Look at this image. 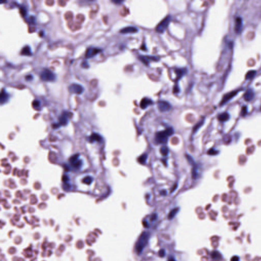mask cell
<instances>
[{"mask_svg":"<svg viewBox=\"0 0 261 261\" xmlns=\"http://www.w3.org/2000/svg\"><path fill=\"white\" fill-rule=\"evenodd\" d=\"M60 121L61 124L65 125L67 121V119L66 116L65 115H62L61 117V118L60 119Z\"/></svg>","mask_w":261,"mask_h":261,"instance_id":"cell-28","label":"cell"},{"mask_svg":"<svg viewBox=\"0 0 261 261\" xmlns=\"http://www.w3.org/2000/svg\"><path fill=\"white\" fill-rule=\"evenodd\" d=\"M247 113V108L246 106H244L242 108L241 112V115L242 116H244L246 115Z\"/></svg>","mask_w":261,"mask_h":261,"instance_id":"cell-27","label":"cell"},{"mask_svg":"<svg viewBox=\"0 0 261 261\" xmlns=\"http://www.w3.org/2000/svg\"><path fill=\"white\" fill-rule=\"evenodd\" d=\"M218 152H219L218 151H217V150H215L214 148H211L210 150H209V151H208V154L209 155L214 156V155H217Z\"/></svg>","mask_w":261,"mask_h":261,"instance_id":"cell-26","label":"cell"},{"mask_svg":"<svg viewBox=\"0 0 261 261\" xmlns=\"http://www.w3.org/2000/svg\"><path fill=\"white\" fill-rule=\"evenodd\" d=\"M174 133L172 128H168L163 131L159 132L156 133L155 140L158 144H166L167 142L168 137L172 135Z\"/></svg>","mask_w":261,"mask_h":261,"instance_id":"cell-1","label":"cell"},{"mask_svg":"<svg viewBox=\"0 0 261 261\" xmlns=\"http://www.w3.org/2000/svg\"><path fill=\"white\" fill-rule=\"evenodd\" d=\"M40 78L44 81H53L56 79V75L50 70L44 69L40 73Z\"/></svg>","mask_w":261,"mask_h":261,"instance_id":"cell-4","label":"cell"},{"mask_svg":"<svg viewBox=\"0 0 261 261\" xmlns=\"http://www.w3.org/2000/svg\"><path fill=\"white\" fill-rule=\"evenodd\" d=\"M83 87L78 84H72L69 87V90L73 94H80L83 91Z\"/></svg>","mask_w":261,"mask_h":261,"instance_id":"cell-7","label":"cell"},{"mask_svg":"<svg viewBox=\"0 0 261 261\" xmlns=\"http://www.w3.org/2000/svg\"><path fill=\"white\" fill-rule=\"evenodd\" d=\"M243 97L245 101H246V102L251 101L252 100H253L254 97V93L253 90L251 89H247L245 91Z\"/></svg>","mask_w":261,"mask_h":261,"instance_id":"cell-11","label":"cell"},{"mask_svg":"<svg viewBox=\"0 0 261 261\" xmlns=\"http://www.w3.org/2000/svg\"><path fill=\"white\" fill-rule=\"evenodd\" d=\"M239 258L238 257V256H234L231 258V261H239Z\"/></svg>","mask_w":261,"mask_h":261,"instance_id":"cell-33","label":"cell"},{"mask_svg":"<svg viewBox=\"0 0 261 261\" xmlns=\"http://www.w3.org/2000/svg\"><path fill=\"white\" fill-rule=\"evenodd\" d=\"M160 151H161V154L163 156H166L168 154L169 149H168V147H166V146H163L160 149Z\"/></svg>","mask_w":261,"mask_h":261,"instance_id":"cell-24","label":"cell"},{"mask_svg":"<svg viewBox=\"0 0 261 261\" xmlns=\"http://www.w3.org/2000/svg\"><path fill=\"white\" fill-rule=\"evenodd\" d=\"M168 261H176V260H175L174 259H173V258H171V259H170L169 260H168Z\"/></svg>","mask_w":261,"mask_h":261,"instance_id":"cell-35","label":"cell"},{"mask_svg":"<svg viewBox=\"0 0 261 261\" xmlns=\"http://www.w3.org/2000/svg\"><path fill=\"white\" fill-rule=\"evenodd\" d=\"M153 104L152 101L148 98H143L140 102V107L142 109H146L147 107Z\"/></svg>","mask_w":261,"mask_h":261,"instance_id":"cell-13","label":"cell"},{"mask_svg":"<svg viewBox=\"0 0 261 261\" xmlns=\"http://www.w3.org/2000/svg\"><path fill=\"white\" fill-rule=\"evenodd\" d=\"M179 210V208H176L173 209L172 211H171L169 213V215H168V219H172V218H173L175 217V216L176 215L177 213L178 212Z\"/></svg>","mask_w":261,"mask_h":261,"instance_id":"cell-21","label":"cell"},{"mask_svg":"<svg viewBox=\"0 0 261 261\" xmlns=\"http://www.w3.org/2000/svg\"><path fill=\"white\" fill-rule=\"evenodd\" d=\"M159 254L161 257L164 256V255H165V251H164V250H163V249L160 250V251L159 252Z\"/></svg>","mask_w":261,"mask_h":261,"instance_id":"cell-31","label":"cell"},{"mask_svg":"<svg viewBox=\"0 0 261 261\" xmlns=\"http://www.w3.org/2000/svg\"><path fill=\"white\" fill-rule=\"evenodd\" d=\"M139 59L142 61L143 63L145 64L146 65H148L150 61L158 60V58L156 57L152 56H139Z\"/></svg>","mask_w":261,"mask_h":261,"instance_id":"cell-12","label":"cell"},{"mask_svg":"<svg viewBox=\"0 0 261 261\" xmlns=\"http://www.w3.org/2000/svg\"><path fill=\"white\" fill-rule=\"evenodd\" d=\"M256 72L255 70H251L247 72V73L245 75V79L246 80H250L253 79L255 75H256Z\"/></svg>","mask_w":261,"mask_h":261,"instance_id":"cell-18","label":"cell"},{"mask_svg":"<svg viewBox=\"0 0 261 261\" xmlns=\"http://www.w3.org/2000/svg\"><path fill=\"white\" fill-rule=\"evenodd\" d=\"M171 21V18L170 15L164 18L156 27V31L159 33H163L169 25Z\"/></svg>","mask_w":261,"mask_h":261,"instance_id":"cell-3","label":"cell"},{"mask_svg":"<svg viewBox=\"0 0 261 261\" xmlns=\"http://www.w3.org/2000/svg\"><path fill=\"white\" fill-rule=\"evenodd\" d=\"M93 178L90 176H87V177H86L83 180V183L87 184V185H90V184L92 183V182H93Z\"/></svg>","mask_w":261,"mask_h":261,"instance_id":"cell-25","label":"cell"},{"mask_svg":"<svg viewBox=\"0 0 261 261\" xmlns=\"http://www.w3.org/2000/svg\"><path fill=\"white\" fill-rule=\"evenodd\" d=\"M149 238V233L146 232H143L138 239L136 245V249L138 254L142 252L143 248L146 245Z\"/></svg>","mask_w":261,"mask_h":261,"instance_id":"cell-2","label":"cell"},{"mask_svg":"<svg viewBox=\"0 0 261 261\" xmlns=\"http://www.w3.org/2000/svg\"><path fill=\"white\" fill-rule=\"evenodd\" d=\"M243 27L242 19L240 17H237L235 20V31L236 33L239 34L242 30Z\"/></svg>","mask_w":261,"mask_h":261,"instance_id":"cell-9","label":"cell"},{"mask_svg":"<svg viewBox=\"0 0 261 261\" xmlns=\"http://www.w3.org/2000/svg\"><path fill=\"white\" fill-rule=\"evenodd\" d=\"M21 54L23 55H26V56H30L32 55V52L31 51V49L29 46L26 45L24 47L21 52Z\"/></svg>","mask_w":261,"mask_h":261,"instance_id":"cell-17","label":"cell"},{"mask_svg":"<svg viewBox=\"0 0 261 261\" xmlns=\"http://www.w3.org/2000/svg\"><path fill=\"white\" fill-rule=\"evenodd\" d=\"M175 73L177 75V79L178 80L186 73V69L178 68L175 70Z\"/></svg>","mask_w":261,"mask_h":261,"instance_id":"cell-14","label":"cell"},{"mask_svg":"<svg viewBox=\"0 0 261 261\" xmlns=\"http://www.w3.org/2000/svg\"><path fill=\"white\" fill-rule=\"evenodd\" d=\"M101 51V50L96 48H90L87 49L85 54V57L87 58H91L97 55Z\"/></svg>","mask_w":261,"mask_h":261,"instance_id":"cell-8","label":"cell"},{"mask_svg":"<svg viewBox=\"0 0 261 261\" xmlns=\"http://www.w3.org/2000/svg\"><path fill=\"white\" fill-rule=\"evenodd\" d=\"M102 140V137L97 134H93L90 137V141H100Z\"/></svg>","mask_w":261,"mask_h":261,"instance_id":"cell-22","label":"cell"},{"mask_svg":"<svg viewBox=\"0 0 261 261\" xmlns=\"http://www.w3.org/2000/svg\"><path fill=\"white\" fill-rule=\"evenodd\" d=\"M170 104L164 101H159L158 103V109L162 112H167L171 109Z\"/></svg>","mask_w":261,"mask_h":261,"instance_id":"cell-6","label":"cell"},{"mask_svg":"<svg viewBox=\"0 0 261 261\" xmlns=\"http://www.w3.org/2000/svg\"><path fill=\"white\" fill-rule=\"evenodd\" d=\"M229 118V115L228 113L226 112L222 113L219 114L218 116V119L219 121L222 122H224L228 120Z\"/></svg>","mask_w":261,"mask_h":261,"instance_id":"cell-16","label":"cell"},{"mask_svg":"<svg viewBox=\"0 0 261 261\" xmlns=\"http://www.w3.org/2000/svg\"><path fill=\"white\" fill-rule=\"evenodd\" d=\"M138 29L133 26H129L125 27L120 31V32L122 34H129L135 33L138 32Z\"/></svg>","mask_w":261,"mask_h":261,"instance_id":"cell-10","label":"cell"},{"mask_svg":"<svg viewBox=\"0 0 261 261\" xmlns=\"http://www.w3.org/2000/svg\"><path fill=\"white\" fill-rule=\"evenodd\" d=\"M186 158H187V159L188 162H189L190 164H191V165H194V161L193 159H192V158L190 156L187 155H186Z\"/></svg>","mask_w":261,"mask_h":261,"instance_id":"cell-30","label":"cell"},{"mask_svg":"<svg viewBox=\"0 0 261 261\" xmlns=\"http://www.w3.org/2000/svg\"><path fill=\"white\" fill-rule=\"evenodd\" d=\"M239 90H235L230 92L229 93H227L224 95L221 102H220V105H223L224 104H226L227 102H228L229 101L232 99L234 97H235L239 93Z\"/></svg>","mask_w":261,"mask_h":261,"instance_id":"cell-5","label":"cell"},{"mask_svg":"<svg viewBox=\"0 0 261 261\" xmlns=\"http://www.w3.org/2000/svg\"><path fill=\"white\" fill-rule=\"evenodd\" d=\"M147 159V155L146 153H144V154L140 156L138 159V161L139 162L140 164L144 165L146 163V160Z\"/></svg>","mask_w":261,"mask_h":261,"instance_id":"cell-19","label":"cell"},{"mask_svg":"<svg viewBox=\"0 0 261 261\" xmlns=\"http://www.w3.org/2000/svg\"><path fill=\"white\" fill-rule=\"evenodd\" d=\"M78 155H74L73 156H72L70 159V162L73 164V165H74V166H78V163L79 162V161H78Z\"/></svg>","mask_w":261,"mask_h":261,"instance_id":"cell-20","label":"cell"},{"mask_svg":"<svg viewBox=\"0 0 261 261\" xmlns=\"http://www.w3.org/2000/svg\"><path fill=\"white\" fill-rule=\"evenodd\" d=\"M204 119L201 120L200 121H199L198 123L194 126V127L193 128V132L194 133H196L197 132V131L203 126V125L204 124Z\"/></svg>","mask_w":261,"mask_h":261,"instance_id":"cell-23","label":"cell"},{"mask_svg":"<svg viewBox=\"0 0 261 261\" xmlns=\"http://www.w3.org/2000/svg\"><path fill=\"white\" fill-rule=\"evenodd\" d=\"M112 2L116 4H120V3H121L122 2H123V1H113Z\"/></svg>","mask_w":261,"mask_h":261,"instance_id":"cell-34","label":"cell"},{"mask_svg":"<svg viewBox=\"0 0 261 261\" xmlns=\"http://www.w3.org/2000/svg\"><path fill=\"white\" fill-rule=\"evenodd\" d=\"M26 79L27 80V81H30L32 79V76L31 75V74H29V75H27V76H26Z\"/></svg>","mask_w":261,"mask_h":261,"instance_id":"cell-32","label":"cell"},{"mask_svg":"<svg viewBox=\"0 0 261 261\" xmlns=\"http://www.w3.org/2000/svg\"><path fill=\"white\" fill-rule=\"evenodd\" d=\"M8 99V94L6 93L5 89H2L1 93V96H0V101H1V104L5 103Z\"/></svg>","mask_w":261,"mask_h":261,"instance_id":"cell-15","label":"cell"},{"mask_svg":"<svg viewBox=\"0 0 261 261\" xmlns=\"http://www.w3.org/2000/svg\"><path fill=\"white\" fill-rule=\"evenodd\" d=\"M40 102L37 100H34L32 103V105L34 108H37V107H38L40 106Z\"/></svg>","mask_w":261,"mask_h":261,"instance_id":"cell-29","label":"cell"}]
</instances>
